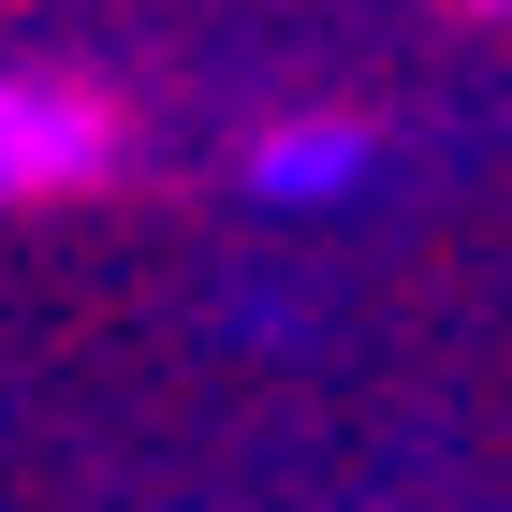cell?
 Here are the masks:
<instances>
[{
	"mask_svg": "<svg viewBox=\"0 0 512 512\" xmlns=\"http://www.w3.org/2000/svg\"><path fill=\"white\" fill-rule=\"evenodd\" d=\"M118 161V103L74 74H0V205H30V191H88Z\"/></svg>",
	"mask_w": 512,
	"mask_h": 512,
	"instance_id": "6da1fadb",
	"label": "cell"
},
{
	"mask_svg": "<svg viewBox=\"0 0 512 512\" xmlns=\"http://www.w3.org/2000/svg\"><path fill=\"white\" fill-rule=\"evenodd\" d=\"M352 132H308V147H264V191H322V176H352Z\"/></svg>",
	"mask_w": 512,
	"mask_h": 512,
	"instance_id": "7a4b0ae2",
	"label": "cell"
},
{
	"mask_svg": "<svg viewBox=\"0 0 512 512\" xmlns=\"http://www.w3.org/2000/svg\"><path fill=\"white\" fill-rule=\"evenodd\" d=\"M469 15H512V0H469Z\"/></svg>",
	"mask_w": 512,
	"mask_h": 512,
	"instance_id": "3957f363",
	"label": "cell"
}]
</instances>
